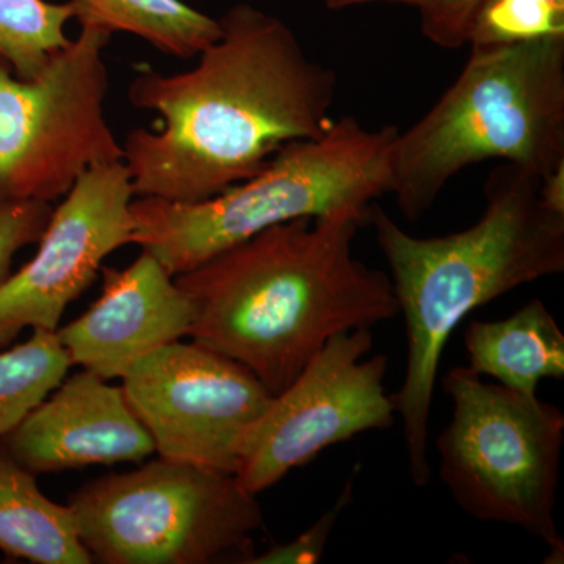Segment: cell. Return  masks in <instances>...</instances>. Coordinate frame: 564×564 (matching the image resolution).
<instances>
[{
    "mask_svg": "<svg viewBox=\"0 0 564 564\" xmlns=\"http://www.w3.org/2000/svg\"><path fill=\"white\" fill-rule=\"evenodd\" d=\"M372 2H399L421 10L422 7H425V3L429 2V0H325V6L332 10H343L348 9V7L364 6V3Z\"/></svg>",
    "mask_w": 564,
    "mask_h": 564,
    "instance_id": "cell-24",
    "label": "cell"
},
{
    "mask_svg": "<svg viewBox=\"0 0 564 564\" xmlns=\"http://www.w3.org/2000/svg\"><path fill=\"white\" fill-rule=\"evenodd\" d=\"M443 388L454 411L437 437L440 477L455 502L477 521L524 530L547 545L545 563H563L554 516L563 411L485 383L470 367H454Z\"/></svg>",
    "mask_w": 564,
    "mask_h": 564,
    "instance_id": "cell-6",
    "label": "cell"
},
{
    "mask_svg": "<svg viewBox=\"0 0 564 564\" xmlns=\"http://www.w3.org/2000/svg\"><path fill=\"white\" fill-rule=\"evenodd\" d=\"M464 345L474 372L525 397H536L545 378H564V334L538 299L510 317L470 322Z\"/></svg>",
    "mask_w": 564,
    "mask_h": 564,
    "instance_id": "cell-14",
    "label": "cell"
},
{
    "mask_svg": "<svg viewBox=\"0 0 564 564\" xmlns=\"http://www.w3.org/2000/svg\"><path fill=\"white\" fill-rule=\"evenodd\" d=\"M540 195L551 209L564 212V163L541 180Z\"/></svg>",
    "mask_w": 564,
    "mask_h": 564,
    "instance_id": "cell-23",
    "label": "cell"
},
{
    "mask_svg": "<svg viewBox=\"0 0 564 564\" xmlns=\"http://www.w3.org/2000/svg\"><path fill=\"white\" fill-rule=\"evenodd\" d=\"M54 206L51 203L24 202L0 206V285L9 280L14 254L40 242Z\"/></svg>",
    "mask_w": 564,
    "mask_h": 564,
    "instance_id": "cell-21",
    "label": "cell"
},
{
    "mask_svg": "<svg viewBox=\"0 0 564 564\" xmlns=\"http://www.w3.org/2000/svg\"><path fill=\"white\" fill-rule=\"evenodd\" d=\"M351 500L352 478L350 477L332 507L306 532L296 536L291 543L276 545L265 554L252 556L248 564H313L322 562L334 525L337 524L340 514L350 507Z\"/></svg>",
    "mask_w": 564,
    "mask_h": 564,
    "instance_id": "cell-20",
    "label": "cell"
},
{
    "mask_svg": "<svg viewBox=\"0 0 564 564\" xmlns=\"http://www.w3.org/2000/svg\"><path fill=\"white\" fill-rule=\"evenodd\" d=\"M121 388L161 458L231 475L245 436L273 399L242 364L196 343L140 359Z\"/></svg>",
    "mask_w": 564,
    "mask_h": 564,
    "instance_id": "cell-10",
    "label": "cell"
},
{
    "mask_svg": "<svg viewBox=\"0 0 564 564\" xmlns=\"http://www.w3.org/2000/svg\"><path fill=\"white\" fill-rule=\"evenodd\" d=\"M540 185L536 174L502 163L486 180L481 217L444 237L411 236L375 203L367 212L406 329V370L392 400L419 488L432 477L434 384L456 326L505 293L564 270V212L543 202Z\"/></svg>",
    "mask_w": 564,
    "mask_h": 564,
    "instance_id": "cell-3",
    "label": "cell"
},
{
    "mask_svg": "<svg viewBox=\"0 0 564 564\" xmlns=\"http://www.w3.org/2000/svg\"><path fill=\"white\" fill-rule=\"evenodd\" d=\"M502 161L544 180L564 163V35L470 46L462 74L393 141L389 193L421 220L469 166Z\"/></svg>",
    "mask_w": 564,
    "mask_h": 564,
    "instance_id": "cell-4",
    "label": "cell"
},
{
    "mask_svg": "<svg viewBox=\"0 0 564 564\" xmlns=\"http://www.w3.org/2000/svg\"><path fill=\"white\" fill-rule=\"evenodd\" d=\"M36 475L0 447V551L39 564H90L68 505L52 502Z\"/></svg>",
    "mask_w": 564,
    "mask_h": 564,
    "instance_id": "cell-15",
    "label": "cell"
},
{
    "mask_svg": "<svg viewBox=\"0 0 564 564\" xmlns=\"http://www.w3.org/2000/svg\"><path fill=\"white\" fill-rule=\"evenodd\" d=\"M110 33L82 28L35 79L0 57V206L54 203L82 173L122 161L106 117Z\"/></svg>",
    "mask_w": 564,
    "mask_h": 564,
    "instance_id": "cell-8",
    "label": "cell"
},
{
    "mask_svg": "<svg viewBox=\"0 0 564 564\" xmlns=\"http://www.w3.org/2000/svg\"><path fill=\"white\" fill-rule=\"evenodd\" d=\"M489 0H429L421 10V31L434 46L459 50L469 44L475 21Z\"/></svg>",
    "mask_w": 564,
    "mask_h": 564,
    "instance_id": "cell-22",
    "label": "cell"
},
{
    "mask_svg": "<svg viewBox=\"0 0 564 564\" xmlns=\"http://www.w3.org/2000/svg\"><path fill=\"white\" fill-rule=\"evenodd\" d=\"M80 28L131 33L163 55L188 61L221 35L220 21L182 0H68Z\"/></svg>",
    "mask_w": 564,
    "mask_h": 564,
    "instance_id": "cell-16",
    "label": "cell"
},
{
    "mask_svg": "<svg viewBox=\"0 0 564 564\" xmlns=\"http://www.w3.org/2000/svg\"><path fill=\"white\" fill-rule=\"evenodd\" d=\"M70 366L57 332L46 329H33L31 339L0 352V437L65 380Z\"/></svg>",
    "mask_w": 564,
    "mask_h": 564,
    "instance_id": "cell-17",
    "label": "cell"
},
{
    "mask_svg": "<svg viewBox=\"0 0 564 564\" xmlns=\"http://www.w3.org/2000/svg\"><path fill=\"white\" fill-rule=\"evenodd\" d=\"M399 131L340 117L315 139L284 144L261 172L209 199H137L131 204L133 245L177 276L272 226L340 210L367 212L389 193Z\"/></svg>",
    "mask_w": 564,
    "mask_h": 564,
    "instance_id": "cell-5",
    "label": "cell"
},
{
    "mask_svg": "<svg viewBox=\"0 0 564 564\" xmlns=\"http://www.w3.org/2000/svg\"><path fill=\"white\" fill-rule=\"evenodd\" d=\"M131 174L124 162L80 174L52 210L31 262L0 285V348L24 329L57 332L66 307L98 278L104 259L133 245Z\"/></svg>",
    "mask_w": 564,
    "mask_h": 564,
    "instance_id": "cell-11",
    "label": "cell"
},
{
    "mask_svg": "<svg viewBox=\"0 0 564 564\" xmlns=\"http://www.w3.org/2000/svg\"><path fill=\"white\" fill-rule=\"evenodd\" d=\"M70 20V2L0 0V57L21 79H35L52 55L68 46L65 28Z\"/></svg>",
    "mask_w": 564,
    "mask_h": 564,
    "instance_id": "cell-18",
    "label": "cell"
},
{
    "mask_svg": "<svg viewBox=\"0 0 564 564\" xmlns=\"http://www.w3.org/2000/svg\"><path fill=\"white\" fill-rule=\"evenodd\" d=\"M372 328L336 334L306 364L245 436L236 477L261 494L296 467L358 434L391 429L388 356H369Z\"/></svg>",
    "mask_w": 564,
    "mask_h": 564,
    "instance_id": "cell-9",
    "label": "cell"
},
{
    "mask_svg": "<svg viewBox=\"0 0 564 564\" xmlns=\"http://www.w3.org/2000/svg\"><path fill=\"white\" fill-rule=\"evenodd\" d=\"M0 447L35 475L139 463L155 452L121 386L88 370L63 380L17 429L0 437Z\"/></svg>",
    "mask_w": 564,
    "mask_h": 564,
    "instance_id": "cell-13",
    "label": "cell"
},
{
    "mask_svg": "<svg viewBox=\"0 0 564 564\" xmlns=\"http://www.w3.org/2000/svg\"><path fill=\"white\" fill-rule=\"evenodd\" d=\"M101 270L98 302L57 336L73 366L122 380L133 364L188 336L195 307L150 252L141 251L128 269Z\"/></svg>",
    "mask_w": 564,
    "mask_h": 564,
    "instance_id": "cell-12",
    "label": "cell"
},
{
    "mask_svg": "<svg viewBox=\"0 0 564 564\" xmlns=\"http://www.w3.org/2000/svg\"><path fill=\"white\" fill-rule=\"evenodd\" d=\"M68 507L104 564H248L263 524L258 496L236 475L163 458L88 481Z\"/></svg>",
    "mask_w": 564,
    "mask_h": 564,
    "instance_id": "cell-7",
    "label": "cell"
},
{
    "mask_svg": "<svg viewBox=\"0 0 564 564\" xmlns=\"http://www.w3.org/2000/svg\"><path fill=\"white\" fill-rule=\"evenodd\" d=\"M220 39L180 74L143 69L128 88L132 107L161 117L158 131L121 141L140 198L199 203L261 172L274 152L332 126L337 76L304 52L280 18L237 3Z\"/></svg>",
    "mask_w": 564,
    "mask_h": 564,
    "instance_id": "cell-1",
    "label": "cell"
},
{
    "mask_svg": "<svg viewBox=\"0 0 564 564\" xmlns=\"http://www.w3.org/2000/svg\"><path fill=\"white\" fill-rule=\"evenodd\" d=\"M564 35V9L549 0H489L475 21L469 46Z\"/></svg>",
    "mask_w": 564,
    "mask_h": 564,
    "instance_id": "cell-19",
    "label": "cell"
},
{
    "mask_svg": "<svg viewBox=\"0 0 564 564\" xmlns=\"http://www.w3.org/2000/svg\"><path fill=\"white\" fill-rule=\"evenodd\" d=\"M367 212L272 226L174 276L195 307L193 343L278 395L336 334L397 317L389 274L352 254Z\"/></svg>",
    "mask_w": 564,
    "mask_h": 564,
    "instance_id": "cell-2",
    "label": "cell"
}]
</instances>
